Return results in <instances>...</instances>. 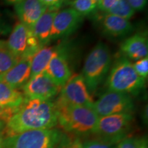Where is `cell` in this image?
<instances>
[{
	"instance_id": "obj_1",
	"label": "cell",
	"mask_w": 148,
	"mask_h": 148,
	"mask_svg": "<svg viewBox=\"0 0 148 148\" xmlns=\"http://www.w3.org/2000/svg\"><path fill=\"white\" fill-rule=\"evenodd\" d=\"M58 125V111L51 99H26L5 123L3 138L29 130L51 129Z\"/></svg>"
},
{
	"instance_id": "obj_2",
	"label": "cell",
	"mask_w": 148,
	"mask_h": 148,
	"mask_svg": "<svg viewBox=\"0 0 148 148\" xmlns=\"http://www.w3.org/2000/svg\"><path fill=\"white\" fill-rule=\"evenodd\" d=\"M54 103L58 111L57 125L62 130L76 136L94 133L99 116L92 108Z\"/></svg>"
},
{
	"instance_id": "obj_3",
	"label": "cell",
	"mask_w": 148,
	"mask_h": 148,
	"mask_svg": "<svg viewBox=\"0 0 148 148\" xmlns=\"http://www.w3.org/2000/svg\"><path fill=\"white\" fill-rule=\"evenodd\" d=\"M106 84L110 90L136 95L145 86V79L138 75L132 62L123 56L111 65Z\"/></svg>"
},
{
	"instance_id": "obj_4",
	"label": "cell",
	"mask_w": 148,
	"mask_h": 148,
	"mask_svg": "<svg viewBox=\"0 0 148 148\" xmlns=\"http://www.w3.org/2000/svg\"><path fill=\"white\" fill-rule=\"evenodd\" d=\"M112 56L106 44L98 42L85 60L82 75L90 93H93L104 80L110 69Z\"/></svg>"
},
{
	"instance_id": "obj_5",
	"label": "cell",
	"mask_w": 148,
	"mask_h": 148,
	"mask_svg": "<svg viewBox=\"0 0 148 148\" xmlns=\"http://www.w3.org/2000/svg\"><path fill=\"white\" fill-rule=\"evenodd\" d=\"M63 135L57 128L29 130L3 138V148H57Z\"/></svg>"
},
{
	"instance_id": "obj_6",
	"label": "cell",
	"mask_w": 148,
	"mask_h": 148,
	"mask_svg": "<svg viewBox=\"0 0 148 148\" xmlns=\"http://www.w3.org/2000/svg\"><path fill=\"white\" fill-rule=\"evenodd\" d=\"M134 121L132 113L99 116L93 134L106 143L114 145L126 138Z\"/></svg>"
},
{
	"instance_id": "obj_7",
	"label": "cell",
	"mask_w": 148,
	"mask_h": 148,
	"mask_svg": "<svg viewBox=\"0 0 148 148\" xmlns=\"http://www.w3.org/2000/svg\"><path fill=\"white\" fill-rule=\"evenodd\" d=\"M6 47L18 58H32L42 47L33 34L32 29L21 22L15 24L11 32Z\"/></svg>"
},
{
	"instance_id": "obj_8",
	"label": "cell",
	"mask_w": 148,
	"mask_h": 148,
	"mask_svg": "<svg viewBox=\"0 0 148 148\" xmlns=\"http://www.w3.org/2000/svg\"><path fill=\"white\" fill-rule=\"evenodd\" d=\"M92 108L99 116L121 113H132L134 104L128 94L108 90L102 94Z\"/></svg>"
},
{
	"instance_id": "obj_9",
	"label": "cell",
	"mask_w": 148,
	"mask_h": 148,
	"mask_svg": "<svg viewBox=\"0 0 148 148\" xmlns=\"http://www.w3.org/2000/svg\"><path fill=\"white\" fill-rule=\"evenodd\" d=\"M57 102L92 108L94 101L82 74L71 75L61 88Z\"/></svg>"
},
{
	"instance_id": "obj_10",
	"label": "cell",
	"mask_w": 148,
	"mask_h": 148,
	"mask_svg": "<svg viewBox=\"0 0 148 148\" xmlns=\"http://www.w3.org/2000/svg\"><path fill=\"white\" fill-rule=\"evenodd\" d=\"M60 89V86L44 71L31 77L22 87V92L27 99H51L58 95Z\"/></svg>"
},
{
	"instance_id": "obj_11",
	"label": "cell",
	"mask_w": 148,
	"mask_h": 148,
	"mask_svg": "<svg viewBox=\"0 0 148 148\" xmlns=\"http://www.w3.org/2000/svg\"><path fill=\"white\" fill-rule=\"evenodd\" d=\"M83 17L73 8L58 11L53 18L50 40H56L71 34L78 28Z\"/></svg>"
},
{
	"instance_id": "obj_12",
	"label": "cell",
	"mask_w": 148,
	"mask_h": 148,
	"mask_svg": "<svg viewBox=\"0 0 148 148\" xmlns=\"http://www.w3.org/2000/svg\"><path fill=\"white\" fill-rule=\"evenodd\" d=\"M14 10L20 22L32 29L47 8L39 0H20L14 5Z\"/></svg>"
},
{
	"instance_id": "obj_13",
	"label": "cell",
	"mask_w": 148,
	"mask_h": 148,
	"mask_svg": "<svg viewBox=\"0 0 148 148\" xmlns=\"http://www.w3.org/2000/svg\"><path fill=\"white\" fill-rule=\"evenodd\" d=\"M45 72L56 84L62 88L72 75L65 53L56 49Z\"/></svg>"
},
{
	"instance_id": "obj_14",
	"label": "cell",
	"mask_w": 148,
	"mask_h": 148,
	"mask_svg": "<svg viewBox=\"0 0 148 148\" xmlns=\"http://www.w3.org/2000/svg\"><path fill=\"white\" fill-rule=\"evenodd\" d=\"M31 60L32 58L19 59L15 65L0 77V81L16 89L23 87L30 79Z\"/></svg>"
},
{
	"instance_id": "obj_15",
	"label": "cell",
	"mask_w": 148,
	"mask_h": 148,
	"mask_svg": "<svg viewBox=\"0 0 148 148\" xmlns=\"http://www.w3.org/2000/svg\"><path fill=\"white\" fill-rule=\"evenodd\" d=\"M98 20L102 32L108 36H125L133 30V25L128 20L113 14L104 13Z\"/></svg>"
},
{
	"instance_id": "obj_16",
	"label": "cell",
	"mask_w": 148,
	"mask_h": 148,
	"mask_svg": "<svg viewBox=\"0 0 148 148\" xmlns=\"http://www.w3.org/2000/svg\"><path fill=\"white\" fill-rule=\"evenodd\" d=\"M121 53L127 58L138 60L147 56L148 41L145 33H136L122 42L120 47Z\"/></svg>"
},
{
	"instance_id": "obj_17",
	"label": "cell",
	"mask_w": 148,
	"mask_h": 148,
	"mask_svg": "<svg viewBox=\"0 0 148 148\" xmlns=\"http://www.w3.org/2000/svg\"><path fill=\"white\" fill-rule=\"evenodd\" d=\"M57 12V10H47L31 29L35 38L42 47L47 45L51 40V29L53 18Z\"/></svg>"
},
{
	"instance_id": "obj_18",
	"label": "cell",
	"mask_w": 148,
	"mask_h": 148,
	"mask_svg": "<svg viewBox=\"0 0 148 148\" xmlns=\"http://www.w3.org/2000/svg\"><path fill=\"white\" fill-rule=\"evenodd\" d=\"M26 99L23 92L0 81V106L1 107L17 109Z\"/></svg>"
},
{
	"instance_id": "obj_19",
	"label": "cell",
	"mask_w": 148,
	"mask_h": 148,
	"mask_svg": "<svg viewBox=\"0 0 148 148\" xmlns=\"http://www.w3.org/2000/svg\"><path fill=\"white\" fill-rule=\"evenodd\" d=\"M55 52L54 47L44 46L33 56L31 60L30 78L45 71Z\"/></svg>"
},
{
	"instance_id": "obj_20",
	"label": "cell",
	"mask_w": 148,
	"mask_h": 148,
	"mask_svg": "<svg viewBox=\"0 0 148 148\" xmlns=\"http://www.w3.org/2000/svg\"><path fill=\"white\" fill-rule=\"evenodd\" d=\"M105 13L113 14L129 20L134 16L135 11L127 3V0H117L114 4Z\"/></svg>"
},
{
	"instance_id": "obj_21",
	"label": "cell",
	"mask_w": 148,
	"mask_h": 148,
	"mask_svg": "<svg viewBox=\"0 0 148 148\" xmlns=\"http://www.w3.org/2000/svg\"><path fill=\"white\" fill-rule=\"evenodd\" d=\"M19 60L16 56L8 48H1L0 49V77H2L4 74L8 72L16 62Z\"/></svg>"
},
{
	"instance_id": "obj_22",
	"label": "cell",
	"mask_w": 148,
	"mask_h": 148,
	"mask_svg": "<svg viewBox=\"0 0 148 148\" xmlns=\"http://www.w3.org/2000/svg\"><path fill=\"white\" fill-rule=\"evenodd\" d=\"M71 5L72 8L82 16L92 14L97 7V3L94 0H73Z\"/></svg>"
},
{
	"instance_id": "obj_23",
	"label": "cell",
	"mask_w": 148,
	"mask_h": 148,
	"mask_svg": "<svg viewBox=\"0 0 148 148\" xmlns=\"http://www.w3.org/2000/svg\"><path fill=\"white\" fill-rule=\"evenodd\" d=\"M57 148H83L82 143L78 138H70L68 135L62 136Z\"/></svg>"
},
{
	"instance_id": "obj_24",
	"label": "cell",
	"mask_w": 148,
	"mask_h": 148,
	"mask_svg": "<svg viewBox=\"0 0 148 148\" xmlns=\"http://www.w3.org/2000/svg\"><path fill=\"white\" fill-rule=\"evenodd\" d=\"M134 68L136 73L140 77L146 79L148 75V58L147 56L145 58L140 59L136 61L133 64Z\"/></svg>"
},
{
	"instance_id": "obj_25",
	"label": "cell",
	"mask_w": 148,
	"mask_h": 148,
	"mask_svg": "<svg viewBox=\"0 0 148 148\" xmlns=\"http://www.w3.org/2000/svg\"><path fill=\"white\" fill-rule=\"evenodd\" d=\"M83 148H116L114 145L106 143L100 139L90 140L82 144Z\"/></svg>"
},
{
	"instance_id": "obj_26",
	"label": "cell",
	"mask_w": 148,
	"mask_h": 148,
	"mask_svg": "<svg viewBox=\"0 0 148 148\" xmlns=\"http://www.w3.org/2000/svg\"><path fill=\"white\" fill-rule=\"evenodd\" d=\"M138 138L127 136L117 144L116 148H137Z\"/></svg>"
},
{
	"instance_id": "obj_27",
	"label": "cell",
	"mask_w": 148,
	"mask_h": 148,
	"mask_svg": "<svg viewBox=\"0 0 148 148\" xmlns=\"http://www.w3.org/2000/svg\"><path fill=\"white\" fill-rule=\"evenodd\" d=\"M44 5H45L47 10H57L62 6L64 0H39Z\"/></svg>"
},
{
	"instance_id": "obj_28",
	"label": "cell",
	"mask_w": 148,
	"mask_h": 148,
	"mask_svg": "<svg viewBox=\"0 0 148 148\" xmlns=\"http://www.w3.org/2000/svg\"><path fill=\"white\" fill-rule=\"evenodd\" d=\"M127 1L134 11L144 10L147 3V0H127Z\"/></svg>"
},
{
	"instance_id": "obj_29",
	"label": "cell",
	"mask_w": 148,
	"mask_h": 148,
	"mask_svg": "<svg viewBox=\"0 0 148 148\" xmlns=\"http://www.w3.org/2000/svg\"><path fill=\"white\" fill-rule=\"evenodd\" d=\"M117 0H99L97 2V8L101 12H106L114 4Z\"/></svg>"
},
{
	"instance_id": "obj_30",
	"label": "cell",
	"mask_w": 148,
	"mask_h": 148,
	"mask_svg": "<svg viewBox=\"0 0 148 148\" xmlns=\"http://www.w3.org/2000/svg\"><path fill=\"white\" fill-rule=\"evenodd\" d=\"M137 148H148V143L147 137L138 138Z\"/></svg>"
},
{
	"instance_id": "obj_31",
	"label": "cell",
	"mask_w": 148,
	"mask_h": 148,
	"mask_svg": "<svg viewBox=\"0 0 148 148\" xmlns=\"http://www.w3.org/2000/svg\"><path fill=\"white\" fill-rule=\"evenodd\" d=\"M5 125V123L2 121H0V148H3V135L2 130Z\"/></svg>"
},
{
	"instance_id": "obj_32",
	"label": "cell",
	"mask_w": 148,
	"mask_h": 148,
	"mask_svg": "<svg viewBox=\"0 0 148 148\" xmlns=\"http://www.w3.org/2000/svg\"><path fill=\"white\" fill-rule=\"evenodd\" d=\"M8 29H7L5 25H3V24L1 21V14H0V34H4L5 32H8Z\"/></svg>"
},
{
	"instance_id": "obj_33",
	"label": "cell",
	"mask_w": 148,
	"mask_h": 148,
	"mask_svg": "<svg viewBox=\"0 0 148 148\" xmlns=\"http://www.w3.org/2000/svg\"><path fill=\"white\" fill-rule=\"evenodd\" d=\"M20 0H4V1L8 5H15Z\"/></svg>"
},
{
	"instance_id": "obj_34",
	"label": "cell",
	"mask_w": 148,
	"mask_h": 148,
	"mask_svg": "<svg viewBox=\"0 0 148 148\" xmlns=\"http://www.w3.org/2000/svg\"><path fill=\"white\" fill-rule=\"evenodd\" d=\"M6 47V41L3 40H0V49Z\"/></svg>"
},
{
	"instance_id": "obj_35",
	"label": "cell",
	"mask_w": 148,
	"mask_h": 148,
	"mask_svg": "<svg viewBox=\"0 0 148 148\" xmlns=\"http://www.w3.org/2000/svg\"><path fill=\"white\" fill-rule=\"evenodd\" d=\"M94 1H96V2H97H97H98V1H99V0H94Z\"/></svg>"
}]
</instances>
